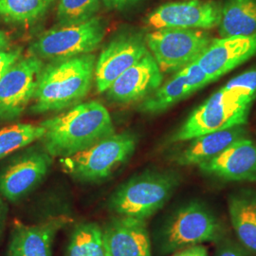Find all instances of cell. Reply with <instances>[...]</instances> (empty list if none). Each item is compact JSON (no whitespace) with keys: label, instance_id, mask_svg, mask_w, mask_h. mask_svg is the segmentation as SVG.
Returning <instances> with one entry per match:
<instances>
[{"label":"cell","instance_id":"obj_1","mask_svg":"<svg viewBox=\"0 0 256 256\" xmlns=\"http://www.w3.org/2000/svg\"><path fill=\"white\" fill-rule=\"evenodd\" d=\"M41 124L46 129L42 146L60 158L77 154L115 133L108 110L96 101L76 104Z\"/></svg>","mask_w":256,"mask_h":256},{"label":"cell","instance_id":"obj_2","mask_svg":"<svg viewBox=\"0 0 256 256\" xmlns=\"http://www.w3.org/2000/svg\"><path fill=\"white\" fill-rule=\"evenodd\" d=\"M96 61V56L88 54L44 66L30 110L46 113L76 106L92 90Z\"/></svg>","mask_w":256,"mask_h":256},{"label":"cell","instance_id":"obj_3","mask_svg":"<svg viewBox=\"0 0 256 256\" xmlns=\"http://www.w3.org/2000/svg\"><path fill=\"white\" fill-rule=\"evenodd\" d=\"M180 183L174 171L149 170L135 174L111 194L108 210L114 216L146 220L160 210Z\"/></svg>","mask_w":256,"mask_h":256},{"label":"cell","instance_id":"obj_4","mask_svg":"<svg viewBox=\"0 0 256 256\" xmlns=\"http://www.w3.org/2000/svg\"><path fill=\"white\" fill-rule=\"evenodd\" d=\"M224 228L202 202H189L174 210L158 230L156 244L162 256L206 242L220 241Z\"/></svg>","mask_w":256,"mask_h":256},{"label":"cell","instance_id":"obj_5","mask_svg":"<svg viewBox=\"0 0 256 256\" xmlns=\"http://www.w3.org/2000/svg\"><path fill=\"white\" fill-rule=\"evenodd\" d=\"M137 144L135 134L114 133L77 154L61 158L60 162L64 172L77 182H101L128 162Z\"/></svg>","mask_w":256,"mask_h":256},{"label":"cell","instance_id":"obj_6","mask_svg":"<svg viewBox=\"0 0 256 256\" xmlns=\"http://www.w3.org/2000/svg\"><path fill=\"white\" fill-rule=\"evenodd\" d=\"M252 106V102L234 97L221 88L192 111L169 142H189L208 133L246 126Z\"/></svg>","mask_w":256,"mask_h":256},{"label":"cell","instance_id":"obj_7","mask_svg":"<svg viewBox=\"0 0 256 256\" xmlns=\"http://www.w3.org/2000/svg\"><path fill=\"white\" fill-rule=\"evenodd\" d=\"M214 38L206 30L158 28L146 36L147 48L162 74H176L194 62Z\"/></svg>","mask_w":256,"mask_h":256},{"label":"cell","instance_id":"obj_8","mask_svg":"<svg viewBox=\"0 0 256 256\" xmlns=\"http://www.w3.org/2000/svg\"><path fill=\"white\" fill-rule=\"evenodd\" d=\"M106 34L100 18L75 25L57 26L43 32L30 46L32 55L41 60H62L94 52Z\"/></svg>","mask_w":256,"mask_h":256},{"label":"cell","instance_id":"obj_9","mask_svg":"<svg viewBox=\"0 0 256 256\" xmlns=\"http://www.w3.org/2000/svg\"><path fill=\"white\" fill-rule=\"evenodd\" d=\"M54 162L43 146H32L14 156L0 170V196L7 202L25 198L45 180Z\"/></svg>","mask_w":256,"mask_h":256},{"label":"cell","instance_id":"obj_10","mask_svg":"<svg viewBox=\"0 0 256 256\" xmlns=\"http://www.w3.org/2000/svg\"><path fill=\"white\" fill-rule=\"evenodd\" d=\"M43 61L34 55L21 57L0 79V120L20 117L34 100Z\"/></svg>","mask_w":256,"mask_h":256},{"label":"cell","instance_id":"obj_11","mask_svg":"<svg viewBox=\"0 0 256 256\" xmlns=\"http://www.w3.org/2000/svg\"><path fill=\"white\" fill-rule=\"evenodd\" d=\"M222 4L216 0H182L160 5L146 18L147 27L207 30L218 27Z\"/></svg>","mask_w":256,"mask_h":256},{"label":"cell","instance_id":"obj_12","mask_svg":"<svg viewBox=\"0 0 256 256\" xmlns=\"http://www.w3.org/2000/svg\"><path fill=\"white\" fill-rule=\"evenodd\" d=\"M147 52L146 36L140 32H126L112 39L96 61L94 82L97 92H106L122 74L140 61Z\"/></svg>","mask_w":256,"mask_h":256},{"label":"cell","instance_id":"obj_13","mask_svg":"<svg viewBox=\"0 0 256 256\" xmlns=\"http://www.w3.org/2000/svg\"><path fill=\"white\" fill-rule=\"evenodd\" d=\"M256 54V34L252 36L220 37L194 61L212 82L229 74Z\"/></svg>","mask_w":256,"mask_h":256},{"label":"cell","instance_id":"obj_14","mask_svg":"<svg viewBox=\"0 0 256 256\" xmlns=\"http://www.w3.org/2000/svg\"><path fill=\"white\" fill-rule=\"evenodd\" d=\"M162 81L164 74L148 50L140 61L122 74L106 93L110 100L117 102H142L155 92Z\"/></svg>","mask_w":256,"mask_h":256},{"label":"cell","instance_id":"obj_15","mask_svg":"<svg viewBox=\"0 0 256 256\" xmlns=\"http://www.w3.org/2000/svg\"><path fill=\"white\" fill-rule=\"evenodd\" d=\"M212 82L200 66L192 62L176 72L170 80L142 101L138 110L146 114L162 113Z\"/></svg>","mask_w":256,"mask_h":256},{"label":"cell","instance_id":"obj_16","mask_svg":"<svg viewBox=\"0 0 256 256\" xmlns=\"http://www.w3.org/2000/svg\"><path fill=\"white\" fill-rule=\"evenodd\" d=\"M198 167L203 174L226 182H256V142L241 138Z\"/></svg>","mask_w":256,"mask_h":256},{"label":"cell","instance_id":"obj_17","mask_svg":"<svg viewBox=\"0 0 256 256\" xmlns=\"http://www.w3.org/2000/svg\"><path fill=\"white\" fill-rule=\"evenodd\" d=\"M106 256H152L146 220L114 216L102 229Z\"/></svg>","mask_w":256,"mask_h":256},{"label":"cell","instance_id":"obj_18","mask_svg":"<svg viewBox=\"0 0 256 256\" xmlns=\"http://www.w3.org/2000/svg\"><path fill=\"white\" fill-rule=\"evenodd\" d=\"M68 222L66 216H50L37 224L16 222L10 236L8 256H52L59 230Z\"/></svg>","mask_w":256,"mask_h":256},{"label":"cell","instance_id":"obj_19","mask_svg":"<svg viewBox=\"0 0 256 256\" xmlns=\"http://www.w3.org/2000/svg\"><path fill=\"white\" fill-rule=\"evenodd\" d=\"M247 137L246 126H238L194 138L176 156V162L180 166H198L221 154L234 142Z\"/></svg>","mask_w":256,"mask_h":256},{"label":"cell","instance_id":"obj_20","mask_svg":"<svg viewBox=\"0 0 256 256\" xmlns=\"http://www.w3.org/2000/svg\"><path fill=\"white\" fill-rule=\"evenodd\" d=\"M229 214L242 247L256 254V191L244 190L230 196Z\"/></svg>","mask_w":256,"mask_h":256},{"label":"cell","instance_id":"obj_21","mask_svg":"<svg viewBox=\"0 0 256 256\" xmlns=\"http://www.w3.org/2000/svg\"><path fill=\"white\" fill-rule=\"evenodd\" d=\"M218 27L222 38L256 34V0H227Z\"/></svg>","mask_w":256,"mask_h":256},{"label":"cell","instance_id":"obj_22","mask_svg":"<svg viewBox=\"0 0 256 256\" xmlns=\"http://www.w3.org/2000/svg\"><path fill=\"white\" fill-rule=\"evenodd\" d=\"M66 256H106L102 228L94 222L80 223L74 228Z\"/></svg>","mask_w":256,"mask_h":256},{"label":"cell","instance_id":"obj_23","mask_svg":"<svg viewBox=\"0 0 256 256\" xmlns=\"http://www.w3.org/2000/svg\"><path fill=\"white\" fill-rule=\"evenodd\" d=\"M46 129L40 124H16L0 129V160L41 140Z\"/></svg>","mask_w":256,"mask_h":256},{"label":"cell","instance_id":"obj_24","mask_svg":"<svg viewBox=\"0 0 256 256\" xmlns=\"http://www.w3.org/2000/svg\"><path fill=\"white\" fill-rule=\"evenodd\" d=\"M54 1L0 0V18L10 23H32L44 16Z\"/></svg>","mask_w":256,"mask_h":256},{"label":"cell","instance_id":"obj_25","mask_svg":"<svg viewBox=\"0 0 256 256\" xmlns=\"http://www.w3.org/2000/svg\"><path fill=\"white\" fill-rule=\"evenodd\" d=\"M102 0H59L56 19L59 26L80 24L96 16Z\"/></svg>","mask_w":256,"mask_h":256},{"label":"cell","instance_id":"obj_26","mask_svg":"<svg viewBox=\"0 0 256 256\" xmlns=\"http://www.w3.org/2000/svg\"><path fill=\"white\" fill-rule=\"evenodd\" d=\"M222 88L234 97L254 102L256 99V66L232 78Z\"/></svg>","mask_w":256,"mask_h":256},{"label":"cell","instance_id":"obj_27","mask_svg":"<svg viewBox=\"0 0 256 256\" xmlns=\"http://www.w3.org/2000/svg\"><path fill=\"white\" fill-rule=\"evenodd\" d=\"M22 57V48L0 50V79Z\"/></svg>","mask_w":256,"mask_h":256},{"label":"cell","instance_id":"obj_28","mask_svg":"<svg viewBox=\"0 0 256 256\" xmlns=\"http://www.w3.org/2000/svg\"><path fill=\"white\" fill-rule=\"evenodd\" d=\"M214 256H248L245 248L232 241H224L220 244Z\"/></svg>","mask_w":256,"mask_h":256},{"label":"cell","instance_id":"obj_29","mask_svg":"<svg viewBox=\"0 0 256 256\" xmlns=\"http://www.w3.org/2000/svg\"><path fill=\"white\" fill-rule=\"evenodd\" d=\"M171 256H209L207 248L203 245H194L185 248L172 254Z\"/></svg>","mask_w":256,"mask_h":256},{"label":"cell","instance_id":"obj_30","mask_svg":"<svg viewBox=\"0 0 256 256\" xmlns=\"http://www.w3.org/2000/svg\"><path fill=\"white\" fill-rule=\"evenodd\" d=\"M8 218V205L0 196V238L5 230L6 222Z\"/></svg>","mask_w":256,"mask_h":256},{"label":"cell","instance_id":"obj_31","mask_svg":"<svg viewBox=\"0 0 256 256\" xmlns=\"http://www.w3.org/2000/svg\"><path fill=\"white\" fill-rule=\"evenodd\" d=\"M102 2L110 9H124L128 4H131L130 0H102Z\"/></svg>","mask_w":256,"mask_h":256},{"label":"cell","instance_id":"obj_32","mask_svg":"<svg viewBox=\"0 0 256 256\" xmlns=\"http://www.w3.org/2000/svg\"><path fill=\"white\" fill-rule=\"evenodd\" d=\"M10 50V40L9 37L7 34L0 30V50Z\"/></svg>","mask_w":256,"mask_h":256},{"label":"cell","instance_id":"obj_33","mask_svg":"<svg viewBox=\"0 0 256 256\" xmlns=\"http://www.w3.org/2000/svg\"><path fill=\"white\" fill-rule=\"evenodd\" d=\"M131 1V3H135V2H137L138 0H130Z\"/></svg>","mask_w":256,"mask_h":256}]
</instances>
